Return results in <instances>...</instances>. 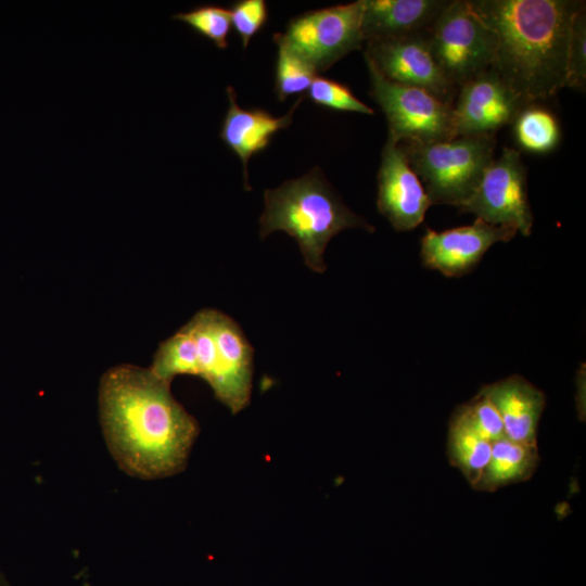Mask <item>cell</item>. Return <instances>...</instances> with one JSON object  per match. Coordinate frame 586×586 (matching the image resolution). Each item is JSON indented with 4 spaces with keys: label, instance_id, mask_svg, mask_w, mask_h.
<instances>
[{
    "label": "cell",
    "instance_id": "6da1fadb",
    "mask_svg": "<svg viewBox=\"0 0 586 586\" xmlns=\"http://www.w3.org/2000/svg\"><path fill=\"white\" fill-rule=\"evenodd\" d=\"M99 410L109 449L131 476L154 480L186 468L199 423L150 368L124 364L105 371Z\"/></svg>",
    "mask_w": 586,
    "mask_h": 586
},
{
    "label": "cell",
    "instance_id": "7a4b0ae2",
    "mask_svg": "<svg viewBox=\"0 0 586 586\" xmlns=\"http://www.w3.org/2000/svg\"><path fill=\"white\" fill-rule=\"evenodd\" d=\"M497 37L493 68L526 103L565 87L570 31L578 0H470Z\"/></svg>",
    "mask_w": 586,
    "mask_h": 586
},
{
    "label": "cell",
    "instance_id": "3957f363",
    "mask_svg": "<svg viewBox=\"0 0 586 586\" xmlns=\"http://www.w3.org/2000/svg\"><path fill=\"white\" fill-rule=\"evenodd\" d=\"M264 201L260 239L275 231L286 232L296 240L306 266L315 272L326 270L323 253L334 235L348 228L374 231L341 201L318 168L266 189Z\"/></svg>",
    "mask_w": 586,
    "mask_h": 586
},
{
    "label": "cell",
    "instance_id": "277c9868",
    "mask_svg": "<svg viewBox=\"0 0 586 586\" xmlns=\"http://www.w3.org/2000/svg\"><path fill=\"white\" fill-rule=\"evenodd\" d=\"M198 345V377L231 413L251 400L254 351L240 326L211 308L198 311L188 322Z\"/></svg>",
    "mask_w": 586,
    "mask_h": 586
},
{
    "label": "cell",
    "instance_id": "5b68a950",
    "mask_svg": "<svg viewBox=\"0 0 586 586\" xmlns=\"http://www.w3.org/2000/svg\"><path fill=\"white\" fill-rule=\"evenodd\" d=\"M432 204L460 207L473 194L494 160L495 136L398 143Z\"/></svg>",
    "mask_w": 586,
    "mask_h": 586
},
{
    "label": "cell",
    "instance_id": "8992f818",
    "mask_svg": "<svg viewBox=\"0 0 586 586\" xmlns=\"http://www.w3.org/2000/svg\"><path fill=\"white\" fill-rule=\"evenodd\" d=\"M425 35L436 63L456 88L494 63L496 34L468 0L449 1Z\"/></svg>",
    "mask_w": 586,
    "mask_h": 586
},
{
    "label": "cell",
    "instance_id": "52a82bcc",
    "mask_svg": "<svg viewBox=\"0 0 586 586\" xmlns=\"http://www.w3.org/2000/svg\"><path fill=\"white\" fill-rule=\"evenodd\" d=\"M371 90L388 124V136L396 143H429L451 139L455 136L453 104L430 92L386 79L365 58Z\"/></svg>",
    "mask_w": 586,
    "mask_h": 586
},
{
    "label": "cell",
    "instance_id": "ba28073f",
    "mask_svg": "<svg viewBox=\"0 0 586 586\" xmlns=\"http://www.w3.org/2000/svg\"><path fill=\"white\" fill-rule=\"evenodd\" d=\"M361 0L293 17L280 39L317 73L362 46Z\"/></svg>",
    "mask_w": 586,
    "mask_h": 586
},
{
    "label": "cell",
    "instance_id": "9c48e42d",
    "mask_svg": "<svg viewBox=\"0 0 586 586\" xmlns=\"http://www.w3.org/2000/svg\"><path fill=\"white\" fill-rule=\"evenodd\" d=\"M458 208L487 224L510 227L530 235L534 218L521 153L504 148L485 170L473 194Z\"/></svg>",
    "mask_w": 586,
    "mask_h": 586
},
{
    "label": "cell",
    "instance_id": "30bf717a",
    "mask_svg": "<svg viewBox=\"0 0 586 586\" xmlns=\"http://www.w3.org/2000/svg\"><path fill=\"white\" fill-rule=\"evenodd\" d=\"M365 58L388 80L423 89L453 104L458 88L436 63L425 34L366 42Z\"/></svg>",
    "mask_w": 586,
    "mask_h": 586
},
{
    "label": "cell",
    "instance_id": "8fae6325",
    "mask_svg": "<svg viewBox=\"0 0 586 586\" xmlns=\"http://www.w3.org/2000/svg\"><path fill=\"white\" fill-rule=\"evenodd\" d=\"M527 105L489 68L462 84L453 102L455 136H495Z\"/></svg>",
    "mask_w": 586,
    "mask_h": 586
},
{
    "label": "cell",
    "instance_id": "7c38bea8",
    "mask_svg": "<svg viewBox=\"0 0 586 586\" xmlns=\"http://www.w3.org/2000/svg\"><path fill=\"white\" fill-rule=\"evenodd\" d=\"M517 233L513 228L480 219L472 225L444 231L428 228L421 239L422 264L446 277H461L480 263L493 244L508 242Z\"/></svg>",
    "mask_w": 586,
    "mask_h": 586
},
{
    "label": "cell",
    "instance_id": "4fadbf2b",
    "mask_svg": "<svg viewBox=\"0 0 586 586\" xmlns=\"http://www.w3.org/2000/svg\"><path fill=\"white\" fill-rule=\"evenodd\" d=\"M377 205L396 231L418 227L432 205L402 148L390 138L381 153Z\"/></svg>",
    "mask_w": 586,
    "mask_h": 586
},
{
    "label": "cell",
    "instance_id": "5bb4252c",
    "mask_svg": "<svg viewBox=\"0 0 586 586\" xmlns=\"http://www.w3.org/2000/svg\"><path fill=\"white\" fill-rule=\"evenodd\" d=\"M226 91L229 106L222 120L219 137L240 158L243 165L244 187L250 190L247 174L250 158L268 148L275 135L292 124L293 113L305 97H300L285 115L276 117L262 109L239 106L234 89L228 86Z\"/></svg>",
    "mask_w": 586,
    "mask_h": 586
},
{
    "label": "cell",
    "instance_id": "9a60e30c",
    "mask_svg": "<svg viewBox=\"0 0 586 586\" xmlns=\"http://www.w3.org/2000/svg\"><path fill=\"white\" fill-rule=\"evenodd\" d=\"M480 391L499 412L505 437L537 446L538 423L546 406V396L542 390L521 375H511L486 384Z\"/></svg>",
    "mask_w": 586,
    "mask_h": 586
},
{
    "label": "cell",
    "instance_id": "2e32d148",
    "mask_svg": "<svg viewBox=\"0 0 586 586\" xmlns=\"http://www.w3.org/2000/svg\"><path fill=\"white\" fill-rule=\"evenodd\" d=\"M449 1L361 0L364 41L425 34Z\"/></svg>",
    "mask_w": 586,
    "mask_h": 586
},
{
    "label": "cell",
    "instance_id": "e0dca14e",
    "mask_svg": "<svg viewBox=\"0 0 586 586\" xmlns=\"http://www.w3.org/2000/svg\"><path fill=\"white\" fill-rule=\"evenodd\" d=\"M538 463L537 446L502 437L492 443L489 460L473 488L493 493L501 487L527 481L535 473Z\"/></svg>",
    "mask_w": 586,
    "mask_h": 586
},
{
    "label": "cell",
    "instance_id": "ac0fdd59",
    "mask_svg": "<svg viewBox=\"0 0 586 586\" xmlns=\"http://www.w3.org/2000/svg\"><path fill=\"white\" fill-rule=\"evenodd\" d=\"M492 443L482 437L466 420L460 410L454 411L447 437V456L473 487L491 457Z\"/></svg>",
    "mask_w": 586,
    "mask_h": 586
},
{
    "label": "cell",
    "instance_id": "d6986e66",
    "mask_svg": "<svg viewBox=\"0 0 586 586\" xmlns=\"http://www.w3.org/2000/svg\"><path fill=\"white\" fill-rule=\"evenodd\" d=\"M150 370L167 382L180 374L198 377V345L188 323L158 345Z\"/></svg>",
    "mask_w": 586,
    "mask_h": 586
},
{
    "label": "cell",
    "instance_id": "ffe728a7",
    "mask_svg": "<svg viewBox=\"0 0 586 586\" xmlns=\"http://www.w3.org/2000/svg\"><path fill=\"white\" fill-rule=\"evenodd\" d=\"M518 144L531 153H549L560 141V126L556 116L537 103L525 105L513 120Z\"/></svg>",
    "mask_w": 586,
    "mask_h": 586
},
{
    "label": "cell",
    "instance_id": "44dd1931",
    "mask_svg": "<svg viewBox=\"0 0 586 586\" xmlns=\"http://www.w3.org/2000/svg\"><path fill=\"white\" fill-rule=\"evenodd\" d=\"M273 41L278 47L275 93L280 101H284L293 94L307 92L317 72L302 58L294 53L279 37L273 35Z\"/></svg>",
    "mask_w": 586,
    "mask_h": 586
},
{
    "label": "cell",
    "instance_id": "7402d4cb",
    "mask_svg": "<svg viewBox=\"0 0 586 586\" xmlns=\"http://www.w3.org/2000/svg\"><path fill=\"white\" fill-rule=\"evenodd\" d=\"M187 24L199 35L212 41L218 49L228 47L231 21L229 9L215 4H203L171 16Z\"/></svg>",
    "mask_w": 586,
    "mask_h": 586
},
{
    "label": "cell",
    "instance_id": "603a6c76",
    "mask_svg": "<svg viewBox=\"0 0 586 586\" xmlns=\"http://www.w3.org/2000/svg\"><path fill=\"white\" fill-rule=\"evenodd\" d=\"M307 94L315 104L330 110L374 114L373 110L356 98L347 86L331 78L316 76Z\"/></svg>",
    "mask_w": 586,
    "mask_h": 586
},
{
    "label": "cell",
    "instance_id": "cb8c5ba5",
    "mask_svg": "<svg viewBox=\"0 0 586 586\" xmlns=\"http://www.w3.org/2000/svg\"><path fill=\"white\" fill-rule=\"evenodd\" d=\"M468 423L485 440L493 443L505 437L499 412L481 391L467 404L458 407Z\"/></svg>",
    "mask_w": 586,
    "mask_h": 586
},
{
    "label": "cell",
    "instance_id": "d4e9b609",
    "mask_svg": "<svg viewBox=\"0 0 586 586\" xmlns=\"http://www.w3.org/2000/svg\"><path fill=\"white\" fill-rule=\"evenodd\" d=\"M586 84V12L575 14L569 39L565 87L584 89Z\"/></svg>",
    "mask_w": 586,
    "mask_h": 586
},
{
    "label": "cell",
    "instance_id": "484cf974",
    "mask_svg": "<svg viewBox=\"0 0 586 586\" xmlns=\"http://www.w3.org/2000/svg\"><path fill=\"white\" fill-rule=\"evenodd\" d=\"M231 26L239 35L243 48L268 21V7L264 0H240L229 9Z\"/></svg>",
    "mask_w": 586,
    "mask_h": 586
},
{
    "label": "cell",
    "instance_id": "4316f807",
    "mask_svg": "<svg viewBox=\"0 0 586 586\" xmlns=\"http://www.w3.org/2000/svg\"><path fill=\"white\" fill-rule=\"evenodd\" d=\"M0 586H11L3 572L0 571Z\"/></svg>",
    "mask_w": 586,
    "mask_h": 586
}]
</instances>
